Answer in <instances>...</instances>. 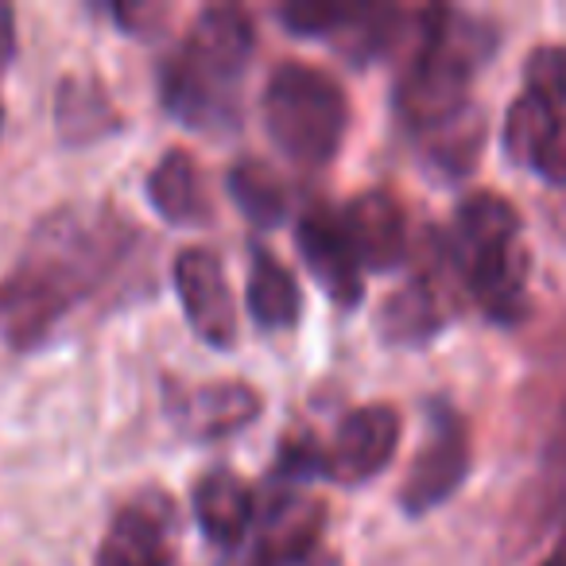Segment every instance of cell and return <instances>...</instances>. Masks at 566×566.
Here are the masks:
<instances>
[{
    "label": "cell",
    "mask_w": 566,
    "mask_h": 566,
    "mask_svg": "<svg viewBox=\"0 0 566 566\" xmlns=\"http://www.w3.org/2000/svg\"><path fill=\"white\" fill-rule=\"evenodd\" d=\"M396 447H400V416L388 403L349 411L326 450V478L361 485L392 462Z\"/></svg>",
    "instance_id": "4"
},
{
    "label": "cell",
    "mask_w": 566,
    "mask_h": 566,
    "mask_svg": "<svg viewBox=\"0 0 566 566\" xmlns=\"http://www.w3.org/2000/svg\"><path fill=\"white\" fill-rule=\"evenodd\" d=\"M516 237H520V213L504 198L470 195L458 206V249L465 252V260L493 249V244L516 241Z\"/></svg>",
    "instance_id": "20"
},
{
    "label": "cell",
    "mask_w": 566,
    "mask_h": 566,
    "mask_svg": "<svg viewBox=\"0 0 566 566\" xmlns=\"http://www.w3.org/2000/svg\"><path fill=\"white\" fill-rule=\"evenodd\" d=\"M175 292L187 311V323L206 346L229 349L237 338V311L229 295L226 268L210 249H182L175 260Z\"/></svg>",
    "instance_id": "3"
},
{
    "label": "cell",
    "mask_w": 566,
    "mask_h": 566,
    "mask_svg": "<svg viewBox=\"0 0 566 566\" xmlns=\"http://www.w3.org/2000/svg\"><path fill=\"white\" fill-rule=\"evenodd\" d=\"M275 473L287 481L326 478V450H318L315 442H287L275 458Z\"/></svg>",
    "instance_id": "25"
},
{
    "label": "cell",
    "mask_w": 566,
    "mask_h": 566,
    "mask_svg": "<svg viewBox=\"0 0 566 566\" xmlns=\"http://www.w3.org/2000/svg\"><path fill=\"white\" fill-rule=\"evenodd\" d=\"M524 280H527V256L520 249V237L516 241L493 244V249L465 260V283H470L473 300L496 323H516L527 311Z\"/></svg>",
    "instance_id": "9"
},
{
    "label": "cell",
    "mask_w": 566,
    "mask_h": 566,
    "mask_svg": "<svg viewBox=\"0 0 566 566\" xmlns=\"http://www.w3.org/2000/svg\"><path fill=\"white\" fill-rule=\"evenodd\" d=\"M171 411L179 427L195 439H229L241 427H249L260 416V396L249 385H202L171 400Z\"/></svg>",
    "instance_id": "10"
},
{
    "label": "cell",
    "mask_w": 566,
    "mask_h": 566,
    "mask_svg": "<svg viewBox=\"0 0 566 566\" xmlns=\"http://www.w3.org/2000/svg\"><path fill=\"white\" fill-rule=\"evenodd\" d=\"M164 105L190 128H229L237 120V90L202 78L182 55H171L159 74Z\"/></svg>",
    "instance_id": "11"
},
{
    "label": "cell",
    "mask_w": 566,
    "mask_h": 566,
    "mask_svg": "<svg viewBox=\"0 0 566 566\" xmlns=\"http://www.w3.org/2000/svg\"><path fill=\"white\" fill-rule=\"evenodd\" d=\"M249 311L256 326L264 331H287L300 323L303 292L295 275L272 256V252H256L249 272Z\"/></svg>",
    "instance_id": "15"
},
{
    "label": "cell",
    "mask_w": 566,
    "mask_h": 566,
    "mask_svg": "<svg viewBox=\"0 0 566 566\" xmlns=\"http://www.w3.org/2000/svg\"><path fill=\"white\" fill-rule=\"evenodd\" d=\"M226 187H229L233 206L252 221V226L272 229L287 218V206H292L287 187H283L280 175H275L268 164H260V159H241V164L229 167Z\"/></svg>",
    "instance_id": "17"
},
{
    "label": "cell",
    "mask_w": 566,
    "mask_h": 566,
    "mask_svg": "<svg viewBox=\"0 0 566 566\" xmlns=\"http://www.w3.org/2000/svg\"><path fill=\"white\" fill-rule=\"evenodd\" d=\"M4 40H9V35H4V32H0V59H4V55H9V43H4Z\"/></svg>",
    "instance_id": "27"
},
{
    "label": "cell",
    "mask_w": 566,
    "mask_h": 566,
    "mask_svg": "<svg viewBox=\"0 0 566 566\" xmlns=\"http://www.w3.org/2000/svg\"><path fill=\"white\" fill-rule=\"evenodd\" d=\"M442 326V303L434 300V292L423 280L408 283L403 292H396L392 300L380 307V334L396 346H423L427 338H434Z\"/></svg>",
    "instance_id": "19"
},
{
    "label": "cell",
    "mask_w": 566,
    "mask_h": 566,
    "mask_svg": "<svg viewBox=\"0 0 566 566\" xmlns=\"http://www.w3.org/2000/svg\"><path fill=\"white\" fill-rule=\"evenodd\" d=\"M532 171L547 179L551 187H566V117H555V125L539 140L532 156Z\"/></svg>",
    "instance_id": "24"
},
{
    "label": "cell",
    "mask_w": 566,
    "mask_h": 566,
    "mask_svg": "<svg viewBox=\"0 0 566 566\" xmlns=\"http://www.w3.org/2000/svg\"><path fill=\"white\" fill-rule=\"evenodd\" d=\"M539 566H566V551H555V555H551L547 563H539Z\"/></svg>",
    "instance_id": "26"
},
{
    "label": "cell",
    "mask_w": 566,
    "mask_h": 566,
    "mask_svg": "<svg viewBox=\"0 0 566 566\" xmlns=\"http://www.w3.org/2000/svg\"><path fill=\"white\" fill-rule=\"evenodd\" d=\"M295 244H300V256L307 260L318 287L334 303H342V307L361 303V260H357L354 241H349L346 226H342V213L326 210V206L311 210L295 229Z\"/></svg>",
    "instance_id": "5"
},
{
    "label": "cell",
    "mask_w": 566,
    "mask_h": 566,
    "mask_svg": "<svg viewBox=\"0 0 566 566\" xmlns=\"http://www.w3.org/2000/svg\"><path fill=\"white\" fill-rule=\"evenodd\" d=\"M55 120L63 140L71 144H94L117 128V113H113L109 97L94 78H66L59 86Z\"/></svg>",
    "instance_id": "16"
},
{
    "label": "cell",
    "mask_w": 566,
    "mask_h": 566,
    "mask_svg": "<svg viewBox=\"0 0 566 566\" xmlns=\"http://www.w3.org/2000/svg\"><path fill=\"white\" fill-rule=\"evenodd\" d=\"M342 226H346L354 252L361 268H377V272H392L408 260V218L403 206L396 202L388 190H365L342 210Z\"/></svg>",
    "instance_id": "7"
},
{
    "label": "cell",
    "mask_w": 566,
    "mask_h": 566,
    "mask_svg": "<svg viewBox=\"0 0 566 566\" xmlns=\"http://www.w3.org/2000/svg\"><path fill=\"white\" fill-rule=\"evenodd\" d=\"M423 140V151L439 171L447 175H465L478 167V156H481V144H485V125H481V113L473 109H462L454 117L439 120V125L423 128L419 133Z\"/></svg>",
    "instance_id": "18"
},
{
    "label": "cell",
    "mask_w": 566,
    "mask_h": 566,
    "mask_svg": "<svg viewBox=\"0 0 566 566\" xmlns=\"http://www.w3.org/2000/svg\"><path fill=\"white\" fill-rule=\"evenodd\" d=\"M470 473V431L450 408H431V434L416 454L408 481L400 489V504L411 516L447 504Z\"/></svg>",
    "instance_id": "2"
},
{
    "label": "cell",
    "mask_w": 566,
    "mask_h": 566,
    "mask_svg": "<svg viewBox=\"0 0 566 566\" xmlns=\"http://www.w3.org/2000/svg\"><path fill=\"white\" fill-rule=\"evenodd\" d=\"M323 520V504L311 496H275L260 527L252 566H318Z\"/></svg>",
    "instance_id": "8"
},
{
    "label": "cell",
    "mask_w": 566,
    "mask_h": 566,
    "mask_svg": "<svg viewBox=\"0 0 566 566\" xmlns=\"http://www.w3.org/2000/svg\"><path fill=\"white\" fill-rule=\"evenodd\" d=\"M361 12V4H334V0H295L283 4L280 20L295 35H342V28Z\"/></svg>",
    "instance_id": "22"
},
{
    "label": "cell",
    "mask_w": 566,
    "mask_h": 566,
    "mask_svg": "<svg viewBox=\"0 0 566 566\" xmlns=\"http://www.w3.org/2000/svg\"><path fill=\"white\" fill-rule=\"evenodd\" d=\"M167 558H171V516L159 501V509L133 504L120 512L113 532L105 535L97 566H167Z\"/></svg>",
    "instance_id": "12"
},
{
    "label": "cell",
    "mask_w": 566,
    "mask_h": 566,
    "mask_svg": "<svg viewBox=\"0 0 566 566\" xmlns=\"http://www.w3.org/2000/svg\"><path fill=\"white\" fill-rule=\"evenodd\" d=\"M256 48V32H252V20L241 9H229V4H213L202 17L195 20L187 43H182L179 55L195 66L198 74H206L210 82L226 90H237L244 74V63L252 59Z\"/></svg>",
    "instance_id": "6"
},
{
    "label": "cell",
    "mask_w": 566,
    "mask_h": 566,
    "mask_svg": "<svg viewBox=\"0 0 566 566\" xmlns=\"http://www.w3.org/2000/svg\"><path fill=\"white\" fill-rule=\"evenodd\" d=\"M148 198L159 210V218H167L171 226H198V221H206V213H210L202 171H198L187 151H167V156L151 167Z\"/></svg>",
    "instance_id": "14"
},
{
    "label": "cell",
    "mask_w": 566,
    "mask_h": 566,
    "mask_svg": "<svg viewBox=\"0 0 566 566\" xmlns=\"http://www.w3.org/2000/svg\"><path fill=\"white\" fill-rule=\"evenodd\" d=\"M252 512H256V496H252V489L244 485L237 473L218 470L198 481L195 516L210 543H218V547H237V543L249 535Z\"/></svg>",
    "instance_id": "13"
},
{
    "label": "cell",
    "mask_w": 566,
    "mask_h": 566,
    "mask_svg": "<svg viewBox=\"0 0 566 566\" xmlns=\"http://www.w3.org/2000/svg\"><path fill=\"white\" fill-rule=\"evenodd\" d=\"M555 105H547L539 94H532L527 90L524 97H516V105L509 109V117H504V148H509V156L516 159V164H532L535 148H539V140L547 136V128L555 125Z\"/></svg>",
    "instance_id": "21"
},
{
    "label": "cell",
    "mask_w": 566,
    "mask_h": 566,
    "mask_svg": "<svg viewBox=\"0 0 566 566\" xmlns=\"http://www.w3.org/2000/svg\"><path fill=\"white\" fill-rule=\"evenodd\" d=\"M349 105L331 74L283 63L264 86V128L272 144L300 167H323L346 140Z\"/></svg>",
    "instance_id": "1"
},
{
    "label": "cell",
    "mask_w": 566,
    "mask_h": 566,
    "mask_svg": "<svg viewBox=\"0 0 566 566\" xmlns=\"http://www.w3.org/2000/svg\"><path fill=\"white\" fill-rule=\"evenodd\" d=\"M527 90L547 105H566V48H539L527 59Z\"/></svg>",
    "instance_id": "23"
}]
</instances>
